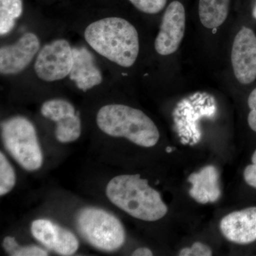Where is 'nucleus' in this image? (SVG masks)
Returning a JSON list of instances; mask_svg holds the SVG:
<instances>
[{"label":"nucleus","mask_w":256,"mask_h":256,"mask_svg":"<svg viewBox=\"0 0 256 256\" xmlns=\"http://www.w3.org/2000/svg\"><path fill=\"white\" fill-rule=\"evenodd\" d=\"M41 42L36 34L28 32L11 44L0 48V73L2 75H16L28 68L36 58Z\"/></svg>","instance_id":"nucleus-9"},{"label":"nucleus","mask_w":256,"mask_h":256,"mask_svg":"<svg viewBox=\"0 0 256 256\" xmlns=\"http://www.w3.org/2000/svg\"><path fill=\"white\" fill-rule=\"evenodd\" d=\"M84 38L101 56L124 68L136 64L140 53L137 28L126 18L110 16L88 25Z\"/></svg>","instance_id":"nucleus-1"},{"label":"nucleus","mask_w":256,"mask_h":256,"mask_svg":"<svg viewBox=\"0 0 256 256\" xmlns=\"http://www.w3.org/2000/svg\"><path fill=\"white\" fill-rule=\"evenodd\" d=\"M220 180V173L216 166H204L198 172L192 173L188 176V182L192 184L188 192L190 196L202 204L214 203L222 195Z\"/></svg>","instance_id":"nucleus-11"},{"label":"nucleus","mask_w":256,"mask_h":256,"mask_svg":"<svg viewBox=\"0 0 256 256\" xmlns=\"http://www.w3.org/2000/svg\"><path fill=\"white\" fill-rule=\"evenodd\" d=\"M55 137L58 142H74L82 134V121L78 114L68 116L56 122Z\"/></svg>","instance_id":"nucleus-15"},{"label":"nucleus","mask_w":256,"mask_h":256,"mask_svg":"<svg viewBox=\"0 0 256 256\" xmlns=\"http://www.w3.org/2000/svg\"><path fill=\"white\" fill-rule=\"evenodd\" d=\"M172 150L171 148H166V152H171Z\"/></svg>","instance_id":"nucleus-27"},{"label":"nucleus","mask_w":256,"mask_h":256,"mask_svg":"<svg viewBox=\"0 0 256 256\" xmlns=\"http://www.w3.org/2000/svg\"><path fill=\"white\" fill-rule=\"evenodd\" d=\"M213 255V252L210 246L197 242L192 244V247L184 248L178 252L180 256H210Z\"/></svg>","instance_id":"nucleus-22"},{"label":"nucleus","mask_w":256,"mask_h":256,"mask_svg":"<svg viewBox=\"0 0 256 256\" xmlns=\"http://www.w3.org/2000/svg\"><path fill=\"white\" fill-rule=\"evenodd\" d=\"M70 76L77 87L84 92L102 82L100 70L96 66L92 55L86 48H74V66Z\"/></svg>","instance_id":"nucleus-12"},{"label":"nucleus","mask_w":256,"mask_h":256,"mask_svg":"<svg viewBox=\"0 0 256 256\" xmlns=\"http://www.w3.org/2000/svg\"><path fill=\"white\" fill-rule=\"evenodd\" d=\"M186 24L184 5L178 0H173L164 10L154 41V48L158 54L168 56L178 52L184 38Z\"/></svg>","instance_id":"nucleus-8"},{"label":"nucleus","mask_w":256,"mask_h":256,"mask_svg":"<svg viewBox=\"0 0 256 256\" xmlns=\"http://www.w3.org/2000/svg\"><path fill=\"white\" fill-rule=\"evenodd\" d=\"M76 224L84 239L102 252H117L126 242V230L120 220L101 208H82L77 216Z\"/></svg>","instance_id":"nucleus-5"},{"label":"nucleus","mask_w":256,"mask_h":256,"mask_svg":"<svg viewBox=\"0 0 256 256\" xmlns=\"http://www.w3.org/2000/svg\"><path fill=\"white\" fill-rule=\"evenodd\" d=\"M242 176L248 186L256 190V149L252 152L250 164L244 170Z\"/></svg>","instance_id":"nucleus-24"},{"label":"nucleus","mask_w":256,"mask_h":256,"mask_svg":"<svg viewBox=\"0 0 256 256\" xmlns=\"http://www.w3.org/2000/svg\"><path fill=\"white\" fill-rule=\"evenodd\" d=\"M248 114L247 116V124L249 128L256 133V87L249 94L247 99Z\"/></svg>","instance_id":"nucleus-23"},{"label":"nucleus","mask_w":256,"mask_h":256,"mask_svg":"<svg viewBox=\"0 0 256 256\" xmlns=\"http://www.w3.org/2000/svg\"><path fill=\"white\" fill-rule=\"evenodd\" d=\"M232 0H198V16L200 23L207 30L220 28L226 21Z\"/></svg>","instance_id":"nucleus-13"},{"label":"nucleus","mask_w":256,"mask_h":256,"mask_svg":"<svg viewBox=\"0 0 256 256\" xmlns=\"http://www.w3.org/2000/svg\"><path fill=\"white\" fill-rule=\"evenodd\" d=\"M22 0H0V35L8 34L22 14Z\"/></svg>","instance_id":"nucleus-14"},{"label":"nucleus","mask_w":256,"mask_h":256,"mask_svg":"<svg viewBox=\"0 0 256 256\" xmlns=\"http://www.w3.org/2000/svg\"><path fill=\"white\" fill-rule=\"evenodd\" d=\"M220 233L228 242L248 245L256 242V206L235 210L222 218Z\"/></svg>","instance_id":"nucleus-10"},{"label":"nucleus","mask_w":256,"mask_h":256,"mask_svg":"<svg viewBox=\"0 0 256 256\" xmlns=\"http://www.w3.org/2000/svg\"><path fill=\"white\" fill-rule=\"evenodd\" d=\"M5 252L12 256H46L48 252L35 245L20 246L12 236L5 237L2 244Z\"/></svg>","instance_id":"nucleus-19"},{"label":"nucleus","mask_w":256,"mask_h":256,"mask_svg":"<svg viewBox=\"0 0 256 256\" xmlns=\"http://www.w3.org/2000/svg\"><path fill=\"white\" fill-rule=\"evenodd\" d=\"M33 236L43 244L46 248L54 250L55 239V224L50 220H37L31 225Z\"/></svg>","instance_id":"nucleus-18"},{"label":"nucleus","mask_w":256,"mask_h":256,"mask_svg":"<svg viewBox=\"0 0 256 256\" xmlns=\"http://www.w3.org/2000/svg\"><path fill=\"white\" fill-rule=\"evenodd\" d=\"M5 148L24 169L33 172L43 164L44 156L37 138L36 128L23 116H14L1 124Z\"/></svg>","instance_id":"nucleus-4"},{"label":"nucleus","mask_w":256,"mask_h":256,"mask_svg":"<svg viewBox=\"0 0 256 256\" xmlns=\"http://www.w3.org/2000/svg\"><path fill=\"white\" fill-rule=\"evenodd\" d=\"M16 184L14 168L6 159L2 152H0V196L10 193Z\"/></svg>","instance_id":"nucleus-20"},{"label":"nucleus","mask_w":256,"mask_h":256,"mask_svg":"<svg viewBox=\"0 0 256 256\" xmlns=\"http://www.w3.org/2000/svg\"><path fill=\"white\" fill-rule=\"evenodd\" d=\"M106 194L114 206L137 220L156 222L168 212L160 192L140 174L114 176L108 183Z\"/></svg>","instance_id":"nucleus-2"},{"label":"nucleus","mask_w":256,"mask_h":256,"mask_svg":"<svg viewBox=\"0 0 256 256\" xmlns=\"http://www.w3.org/2000/svg\"><path fill=\"white\" fill-rule=\"evenodd\" d=\"M96 124L108 136L126 138L143 148L156 146L160 138L158 128L149 116L124 104L102 106L96 116Z\"/></svg>","instance_id":"nucleus-3"},{"label":"nucleus","mask_w":256,"mask_h":256,"mask_svg":"<svg viewBox=\"0 0 256 256\" xmlns=\"http://www.w3.org/2000/svg\"><path fill=\"white\" fill-rule=\"evenodd\" d=\"M230 63L236 80L242 86L256 80V34L250 26H242L234 36Z\"/></svg>","instance_id":"nucleus-7"},{"label":"nucleus","mask_w":256,"mask_h":256,"mask_svg":"<svg viewBox=\"0 0 256 256\" xmlns=\"http://www.w3.org/2000/svg\"><path fill=\"white\" fill-rule=\"evenodd\" d=\"M55 239L54 250L60 256H72L77 252L79 242L68 229L55 224Z\"/></svg>","instance_id":"nucleus-17"},{"label":"nucleus","mask_w":256,"mask_h":256,"mask_svg":"<svg viewBox=\"0 0 256 256\" xmlns=\"http://www.w3.org/2000/svg\"><path fill=\"white\" fill-rule=\"evenodd\" d=\"M252 18L256 21V0L255 3H254V6H252Z\"/></svg>","instance_id":"nucleus-26"},{"label":"nucleus","mask_w":256,"mask_h":256,"mask_svg":"<svg viewBox=\"0 0 256 256\" xmlns=\"http://www.w3.org/2000/svg\"><path fill=\"white\" fill-rule=\"evenodd\" d=\"M141 12L156 14L166 8L168 0H128Z\"/></svg>","instance_id":"nucleus-21"},{"label":"nucleus","mask_w":256,"mask_h":256,"mask_svg":"<svg viewBox=\"0 0 256 256\" xmlns=\"http://www.w3.org/2000/svg\"><path fill=\"white\" fill-rule=\"evenodd\" d=\"M41 114L45 118L57 122L76 112L75 108L68 101L64 99H52L42 104Z\"/></svg>","instance_id":"nucleus-16"},{"label":"nucleus","mask_w":256,"mask_h":256,"mask_svg":"<svg viewBox=\"0 0 256 256\" xmlns=\"http://www.w3.org/2000/svg\"><path fill=\"white\" fill-rule=\"evenodd\" d=\"M132 256H153V252L150 249L148 248H139L133 252Z\"/></svg>","instance_id":"nucleus-25"},{"label":"nucleus","mask_w":256,"mask_h":256,"mask_svg":"<svg viewBox=\"0 0 256 256\" xmlns=\"http://www.w3.org/2000/svg\"><path fill=\"white\" fill-rule=\"evenodd\" d=\"M74 66V48L64 38L46 44L35 58V74L46 82L63 80L70 75Z\"/></svg>","instance_id":"nucleus-6"}]
</instances>
